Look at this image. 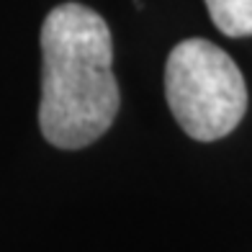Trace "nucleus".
I'll return each instance as SVG.
<instances>
[{"label": "nucleus", "instance_id": "1", "mask_svg": "<svg viewBox=\"0 0 252 252\" xmlns=\"http://www.w3.org/2000/svg\"><path fill=\"white\" fill-rule=\"evenodd\" d=\"M41 134L57 150H83L111 129L121 95L111 29L100 13L62 3L41 26Z\"/></svg>", "mask_w": 252, "mask_h": 252}, {"label": "nucleus", "instance_id": "2", "mask_svg": "<svg viewBox=\"0 0 252 252\" xmlns=\"http://www.w3.org/2000/svg\"><path fill=\"white\" fill-rule=\"evenodd\" d=\"M165 95L180 129L196 142L224 139L247 111L239 67L206 39H186L173 47L165 64Z\"/></svg>", "mask_w": 252, "mask_h": 252}, {"label": "nucleus", "instance_id": "3", "mask_svg": "<svg viewBox=\"0 0 252 252\" xmlns=\"http://www.w3.org/2000/svg\"><path fill=\"white\" fill-rule=\"evenodd\" d=\"M206 8L224 36H252V0H206Z\"/></svg>", "mask_w": 252, "mask_h": 252}]
</instances>
